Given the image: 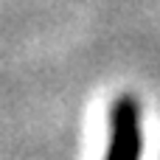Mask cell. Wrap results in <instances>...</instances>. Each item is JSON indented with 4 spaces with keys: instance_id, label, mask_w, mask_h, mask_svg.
<instances>
[{
    "instance_id": "obj_1",
    "label": "cell",
    "mask_w": 160,
    "mask_h": 160,
    "mask_svg": "<svg viewBox=\"0 0 160 160\" xmlns=\"http://www.w3.org/2000/svg\"><path fill=\"white\" fill-rule=\"evenodd\" d=\"M141 158V127L138 104L129 96H121L112 104V135L107 160H138Z\"/></svg>"
}]
</instances>
